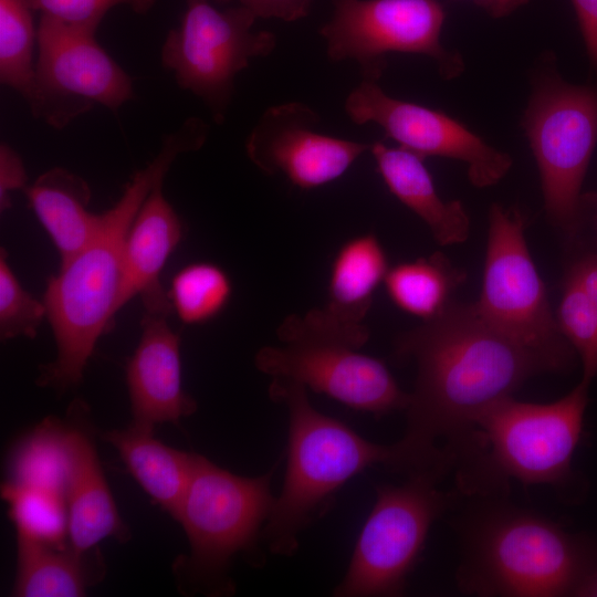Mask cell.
Instances as JSON below:
<instances>
[{"instance_id": "obj_1", "label": "cell", "mask_w": 597, "mask_h": 597, "mask_svg": "<svg viewBox=\"0 0 597 597\" xmlns=\"http://www.w3.org/2000/svg\"><path fill=\"white\" fill-rule=\"evenodd\" d=\"M399 358L417 365L406 429L387 468L405 474L450 472V451L475 419L528 379L556 373L540 354L486 321L475 303L451 301L437 316L400 334Z\"/></svg>"}, {"instance_id": "obj_2", "label": "cell", "mask_w": 597, "mask_h": 597, "mask_svg": "<svg viewBox=\"0 0 597 597\" xmlns=\"http://www.w3.org/2000/svg\"><path fill=\"white\" fill-rule=\"evenodd\" d=\"M208 134L201 118L190 117L166 135L156 157L135 172L119 200L101 214L90 242L50 277L43 302L57 352L54 362L41 367L39 385L65 391L82 380L97 339L121 310L124 245L136 214L175 159L200 149Z\"/></svg>"}, {"instance_id": "obj_3", "label": "cell", "mask_w": 597, "mask_h": 597, "mask_svg": "<svg viewBox=\"0 0 597 597\" xmlns=\"http://www.w3.org/2000/svg\"><path fill=\"white\" fill-rule=\"evenodd\" d=\"M589 383L552 402L501 400L483 411L450 452L458 492L489 496L509 481L562 486L583 433Z\"/></svg>"}, {"instance_id": "obj_4", "label": "cell", "mask_w": 597, "mask_h": 597, "mask_svg": "<svg viewBox=\"0 0 597 597\" xmlns=\"http://www.w3.org/2000/svg\"><path fill=\"white\" fill-rule=\"evenodd\" d=\"M457 580L469 595L577 596L597 573L591 543L537 513L493 503L461 527Z\"/></svg>"}, {"instance_id": "obj_5", "label": "cell", "mask_w": 597, "mask_h": 597, "mask_svg": "<svg viewBox=\"0 0 597 597\" xmlns=\"http://www.w3.org/2000/svg\"><path fill=\"white\" fill-rule=\"evenodd\" d=\"M307 389L273 378L270 397L289 413L287 464L282 491L262 532L269 549L292 556L303 530L326 512L336 492L354 475L376 464L387 467L391 446L371 442L342 421L316 410Z\"/></svg>"}, {"instance_id": "obj_6", "label": "cell", "mask_w": 597, "mask_h": 597, "mask_svg": "<svg viewBox=\"0 0 597 597\" xmlns=\"http://www.w3.org/2000/svg\"><path fill=\"white\" fill-rule=\"evenodd\" d=\"M369 335L365 324H343L323 307L291 314L276 329L281 345L260 348L254 365L272 379L298 383L376 417L406 410L410 392L383 360L360 352Z\"/></svg>"}, {"instance_id": "obj_7", "label": "cell", "mask_w": 597, "mask_h": 597, "mask_svg": "<svg viewBox=\"0 0 597 597\" xmlns=\"http://www.w3.org/2000/svg\"><path fill=\"white\" fill-rule=\"evenodd\" d=\"M521 125L540 172L548 221L574 240L583 221L582 187L597 145V86L565 82L541 70Z\"/></svg>"}, {"instance_id": "obj_8", "label": "cell", "mask_w": 597, "mask_h": 597, "mask_svg": "<svg viewBox=\"0 0 597 597\" xmlns=\"http://www.w3.org/2000/svg\"><path fill=\"white\" fill-rule=\"evenodd\" d=\"M399 485L376 488V501L358 536L337 597L399 596L419 559L432 524L459 492L438 485L444 475L421 471Z\"/></svg>"}, {"instance_id": "obj_9", "label": "cell", "mask_w": 597, "mask_h": 597, "mask_svg": "<svg viewBox=\"0 0 597 597\" xmlns=\"http://www.w3.org/2000/svg\"><path fill=\"white\" fill-rule=\"evenodd\" d=\"M271 479L272 471L256 478L233 474L196 453L175 519L188 536L187 568L197 584L214 593L228 590L231 559L255 551L271 513Z\"/></svg>"}, {"instance_id": "obj_10", "label": "cell", "mask_w": 597, "mask_h": 597, "mask_svg": "<svg viewBox=\"0 0 597 597\" xmlns=\"http://www.w3.org/2000/svg\"><path fill=\"white\" fill-rule=\"evenodd\" d=\"M482 316L501 332L567 370L576 354L562 335L525 239V218L493 203L479 300Z\"/></svg>"}, {"instance_id": "obj_11", "label": "cell", "mask_w": 597, "mask_h": 597, "mask_svg": "<svg viewBox=\"0 0 597 597\" xmlns=\"http://www.w3.org/2000/svg\"><path fill=\"white\" fill-rule=\"evenodd\" d=\"M256 19L241 4L219 10L196 0L188 2L179 27L163 43V66L179 87L203 102L218 124L226 119L238 74L276 45L272 32L253 31Z\"/></svg>"}, {"instance_id": "obj_12", "label": "cell", "mask_w": 597, "mask_h": 597, "mask_svg": "<svg viewBox=\"0 0 597 597\" xmlns=\"http://www.w3.org/2000/svg\"><path fill=\"white\" fill-rule=\"evenodd\" d=\"M320 29L329 60L355 61L362 80L378 82L392 52L434 60L444 80L464 70L462 56L441 43L446 10L439 0H332Z\"/></svg>"}, {"instance_id": "obj_13", "label": "cell", "mask_w": 597, "mask_h": 597, "mask_svg": "<svg viewBox=\"0 0 597 597\" xmlns=\"http://www.w3.org/2000/svg\"><path fill=\"white\" fill-rule=\"evenodd\" d=\"M35 73L27 96L32 115L62 129L96 104L116 112L134 97L130 76L97 43L93 30L42 14Z\"/></svg>"}, {"instance_id": "obj_14", "label": "cell", "mask_w": 597, "mask_h": 597, "mask_svg": "<svg viewBox=\"0 0 597 597\" xmlns=\"http://www.w3.org/2000/svg\"><path fill=\"white\" fill-rule=\"evenodd\" d=\"M358 125L375 123L398 146L422 158L446 157L464 163L471 184H498L512 167L509 154L498 150L461 122L442 111L388 95L378 82L362 80L344 104Z\"/></svg>"}, {"instance_id": "obj_15", "label": "cell", "mask_w": 597, "mask_h": 597, "mask_svg": "<svg viewBox=\"0 0 597 597\" xmlns=\"http://www.w3.org/2000/svg\"><path fill=\"white\" fill-rule=\"evenodd\" d=\"M320 115L303 102L266 108L245 140L252 164L266 175L281 174L307 190L343 176L370 144L320 133Z\"/></svg>"}, {"instance_id": "obj_16", "label": "cell", "mask_w": 597, "mask_h": 597, "mask_svg": "<svg viewBox=\"0 0 597 597\" xmlns=\"http://www.w3.org/2000/svg\"><path fill=\"white\" fill-rule=\"evenodd\" d=\"M168 316L145 312L139 343L126 367L134 425L147 430L177 423L197 409L182 389L180 337L168 325Z\"/></svg>"}, {"instance_id": "obj_17", "label": "cell", "mask_w": 597, "mask_h": 597, "mask_svg": "<svg viewBox=\"0 0 597 597\" xmlns=\"http://www.w3.org/2000/svg\"><path fill=\"white\" fill-rule=\"evenodd\" d=\"M164 180L149 192L124 245L121 308L139 295L147 313L170 315L172 305L160 284V272L185 234L181 219L163 193Z\"/></svg>"}, {"instance_id": "obj_18", "label": "cell", "mask_w": 597, "mask_h": 597, "mask_svg": "<svg viewBox=\"0 0 597 597\" xmlns=\"http://www.w3.org/2000/svg\"><path fill=\"white\" fill-rule=\"evenodd\" d=\"M369 151L388 190L426 223L439 244H458L469 238L465 208L459 200L444 201L439 196L425 158L383 142L371 143Z\"/></svg>"}, {"instance_id": "obj_19", "label": "cell", "mask_w": 597, "mask_h": 597, "mask_svg": "<svg viewBox=\"0 0 597 597\" xmlns=\"http://www.w3.org/2000/svg\"><path fill=\"white\" fill-rule=\"evenodd\" d=\"M72 468L65 493L69 546L84 555L102 540H123L126 528L86 434L70 429Z\"/></svg>"}, {"instance_id": "obj_20", "label": "cell", "mask_w": 597, "mask_h": 597, "mask_svg": "<svg viewBox=\"0 0 597 597\" xmlns=\"http://www.w3.org/2000/svg\"><path fill=\"white\" fill-rule=\"evenodd\" d=\"M29 206L52 239L61 259L71 261L96 232L101 214L88 211L91 188L81 176L54 167L25 188Z\"/></svg>"}, {"instance_id": "obj_21", "label": "cell", "mask_w": 597, "mask_h": 597, "mask_svg": "<svg viewBox=\"0 0 597 597\" xmlns=\"http://www.w3.org/2000/svg\"><path fill=\"white\" fill-rule=\"evenodd\" d=\"M144 491L174 517L189 483L196 453L172 449L153 430L132 425L104 434Z\"/></svg>"}, {"instance_id": "obj_22", "label": "cell", "mask_w": 597, "mask_h": 597, "mask_svg": "<svg viewBox=\"0 0 597 597\" xmlns=\"http://www.w3.org/2000/svg\"><path fill=\"white\" fill-rule=\"evenodd\" d=\"M389 268L387 254L375 234L349 239L333 259L323 308L342 323L365 324L374 294Z\"/></svg>"}, {"instance_id": "obj_23", "label": "cell", "mask_w": 597, "mask_h": 597, "mask_svg": "<svg viewBox=\"0 0 597 597\" xmlns=\"http://www.w3.org/2000/svg\"><path fill=\"white\" fill-rule=\"evenodd\" d=\"M464 273L442 253L390 266L384 284L391 302L401 311L428 321L453 301Z\"/></svg>"}, {"instance_id": "obj_24", "label": "cell", "mask_w": 597, "mask_h": 597, "mask_svg": "<svg viewBox=\"0 0 597 597\" xmlns=\"http://www.w3.org/2000/svg\"><path fill=\"white\" fill-rule=\"evenodd\" d=\"M84 555L18 535V572L13 595L78 597L85 594Z\"/></svg>"}, {"instance_id": "obj_25", "label": "cell", "mask_w": 597, "mask_h": 597, "mask_svg": "<svg viewBox=\"0 0 597 597\" xmlns=\"http://www.w3.org/2000/svg\"><path fill=\"white\" fill-rule=\"evenodd\" d=\"M46 419L17 446L11 460V482L39 486L65 498L72 453L70 429Z\"/></svg>"}, {"instance_id": "obj_26", "label": "cell", "mask_w": 597, "mask_h": 597, "mask_svg": "<svg viewBox=\"0 0 597 597\" xmlns=\"http://www.w3.org/2000/svg\"><path fill=\"white\" fill-rule=\"evenodd\" d=\"M1 495L9 503L18 535L64 548L67 538V507L62 494L10 482L1 488Z\"/></svg>"}, {"instance_id": "obj_27", "label": "cell", "mask_w": 597, "mask_h": 597, "mask_svg": "<svg viewBox=\"0 0 597 597\" xmlns=\"http://www.w3.org/2000/svg\"><path fill=\"white\" fill-rule=\"evenodd\" d=\"M231 293V280L224 270L210 262H195L175 274L168 296L185 324H200L217 316Z\"/></svg>"}, {"instance_id": "obj_28", "label": "cell", "mask_w": 597, "mask_h": 597, "mask_svg": "<svg viewBox=\"0 0 597 597\" xmlns=\"http://www.w3.org/2000/svg\"><path fill=\"white\" fill-rule=\"evenodd\" d=\"M32 11L24 0H0V81L24 98L35 73Z\"/></svg>"}, {"instance_id": "obj_29", "label": "cell", "mask_w": 597, "mask_h": 597, "mask_svg": "<svg viewBox=\"0 0 597 597\" xmlns=\"http://www.w3.org/2000/svg\"><path fill=\"white\" fill-rule=\"evenodd\" d=\"M555 317L562 335L580 358L582 379L590 384L597 375V307L566 272Z\"/></svg>"}, {"instance_id": "obj_30", "label": "cell", "mask_w": 597, "mask_h": 597, "mask_svg": "<svg viewBox=\"0 0 597 597\" xmlns=\"http://www.w3.org/2000/svg\"><path fill=\"white\" fill-rule=\"evenodd\" d=\"M46 316L44 302L24 290L8 263L7 251L0 249V336L1 341L36 335Z\"/></svg>"}, {"instance_id": "obj_31", "label": "cell", "mask_w": 597, "mask_h": 597, "mask_svg": "<svg viewBox=\"0 0 597 597\" xmlns=\"http://www.w3.org/2000/svg\"><path fill=\"white\" fill-rule=\"evenodd\" d=\"M33 11L59 21L96 31L104 15L116 6H126L137 14L147 13L157 0H24Z\"/></svg>"}, {"instance_id": "obj_32", "label": "cell", "mask_w": 597, "mask_h": 597, "mask_svg": "<svg viewBox=\"0 0 597 597\" xmlns=\"http://www.w3.org/2000/svg\"><path fill=\"white\" fill-rule=\"evenodd\" d=\"M567 244L569 256L565 272L578 282L597 307V244L583 239H575Z\"/></svg>"}, {"instance_id": "obj_33", "label": "cell", "mask_w": 597, "mask_h": 597, "mask_svg": "<svg viewBox=\"0 0 597 597\" xmlns=\"http://www.w3.org/2000/svg\"><path fill=\"white\" fill-rule=\"evenodd\" d=\"M27 171L20 155L7 143L0 145V209L11 208L10 193L24 188Z\"/></svg>"}, {"instance_id": "obj_34", "label": "cell", "mask_w": 597, "mask_h": 597, "mask_svg": "<svg viewBox=\"0 0 597 597\" xmlns=\"http://www.w3.org/2000/svg\"><path fill=\"white\" fill-rule=\"evenodd\" d=\"M256 18H274L285 22H294L305 18L312 8L313 0H238Z\"/></svg>"}, {"instance_id": "obj_35", "label": "cell", "mask_w": 597, "mask_h": 597, "mask_svg": "<svg viewBox=\"0 0 597 597\" xmlns=\"http://www.w3.org/2000/svg\"><path fill=\"white\" fill-rule=\"evenodd\" d=\"M578 20L586 51L597 74V0H570Z\"/></svg>"}, {"instance_id": "obj_36", "label": "cell", "mask_w": 597, "mask_h": 597, "mask_svg": "<svg viewBox=\"0 0 597 597\" xmlns=\"http://www.w3.org/2000/svg\"><path fill=\"white\" fill-rule=\"evenodd\" d=\"M493 18H503L511 14L530 0H472Z\"/></svg>"}, {"instance_id": "obj_37", "label": "cell", "mask_w": 597, "mask_h": 597, "mask_svg": "<svg viewBox=\"0 0 597 597\" xmlns=\"http://www.w3.org/2000/svg\"><path fill=\"white\" fill-rule=\"evenodd\" d=\"M588 228L591 229L595 238L591 241L590 240H587V241H590L597 244V192L596 191L583 193V221H582L580 232Z\"/></svg>"}, {"instance_id": "obj_38", "label": "cell", "mask_w": 597, "mask_h": 597, "mask_svg": "<svg viewBox=\"0 0 597 597\" xmlns=\"http://www.w3.org/2000/svg\"><path fill=\"white\" fill-rule=\"evenodd\" d=\"M577 596L597 597V573L585 583Z\"/></svg>"}, {"instance_id": "obj_39", "label": "cell", "mask_w": 597, "mask_h": 597, "mask_svg": "<svg viewBox=\"0 0 597 597\" xmlns=\"http://www.w3.org/2000/svg\"><path fill=\"white\" fill-rule=\"evenodd\" d=\"M192 1H196V0H187V2H192Z\"/></svg>"}, {"instance_id": "obj_40", "label": "cell", "mask_w": 597, "mask_h": 597, "mask_svg": "<svg viewBox=\"0 0 597 597\" xmlns=\"http://www.w3.org/2000/svg\"><path fill=\"white\" fill-rule=\"evenodd\" d=\"M217 1H230V0H217Z\"/></svg>"}]
</instances>
